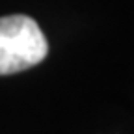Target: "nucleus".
<instances>
[{"mask_svg": "<svg viewBox=\"0 0 134 134\" xmlns=\"http://www.w3.org/2000/svg\"><path fill=\"white\" fill-rule=\"evenodd\" d=\"M47 54V37L32 17H0V75H13L30 69L41 63Z\"/></svg>", "mask_w": 134, "mask_h": 134, "instance_id": "1", "label": "nucleus"}]
</instances>
